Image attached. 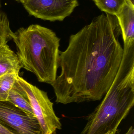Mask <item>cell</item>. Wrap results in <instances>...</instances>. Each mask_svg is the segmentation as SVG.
I'll return each instance as SVG.
<instances>
[{
  "mask_svg": "<svg viewBox=\"0 0 134 134\" xmlns=\"http://www.w3.org/2000/svg\"><path fill=\"white\" fill-rule=\"evenodd\" d=\"M115 16L101 14L69 38L60 52V75L51 84L56 102L66 105L100 100L111 87L123 55Z\"/></svg>",
  "mask_w": 134,
  "mask_h": 134,
  "instance_id": "obj_1",
  "label": "cell"
},
{
  "mask_svg": "<svg viewBox=\"0 0 134 134\" xmlns=\"http://www.w3.org/2000/svg\"><path fill=\"white\" fill-rule=\"evenodd\" d=\"M134 105V53L124 52L119 71L104 99L87 119L81 134L116 133Z\"/></svg>",
  "mask_w": 134,
  "mask_h": 134,
  "instance_id": "obj_2",
  "label": "cell"
},
{
  "mask_svg": "<svg viewBox=\"0 0 134 134\" xmlns=\"http://www.w3.org/2000/svg\"><path fill=\"white\" fill-rule=\"evenodd\" d=\"M11 37L22 68L34 73L40 82L50 84L57 77L60 38L38 24L13 32Z\"/></svg>",
  "mask_w": 134,
  "mask_h": 134,
  "instance_id": "obj_3",
  "label": "cell"
},
{
  "mask_svg": "<svg viewBox=\"0 0 134 134\" xmlns=\"http://www.w3.org/2000/svg\"><path fill=\"white\" fill-rule=\"evenodd\" d=\"M16 81L27 96L42 134H56L57 130L61 129L62 125L55 114L53 103L49 98L47 93L19 75L17 77Z\"/></svg>",
  "mask_w": 134,
  "mask_h": 134,
  "instance_id": "obj_4",
  "label": "cell"
},
{
  "mask_svg": "<svg viewBox=\"0 0 134 134\" xmlns=\"http://www.w3.org/2000/svg\"><path fill=\"white\" fill-rule=\"evenodd\" d=\"M0 124L14 134H42L35 116L8 101H0Z\"/></svg>",
  "mask_w": 134,
  "mask_h": 134,
  "instance_id": "obj_5",
  "label": "cell"
},
{
  "mask_svg": "<svg viewBox=\"0 0 134 134\" xmlns=\"http://www.w3.org/2000/svg\"><path fill=\"white\" fill-rule=\"evenodd\" d=\"M35 18L51 22L62 21L78 5V0H28L23 4Z\"/></svg>",
  "mask_w": 134,
  "mask_h": 134,
  "instance_id": "obj_6",
  "label": "cell"
},
{
  "mask_svg": "<svg viewBox=\"0 0 134 134\" xmlns=\"http://www.w3.org/2000/svg\"><path fill=\"white\" fill-rule=\"evenodd\" d=\"M115 16L120 27L124 43L134 42V5L126 2Z\"/></svg>",
  "mask_w": 134,
  "mask_h": 134,
  "instance_id": "obj_7",
  "label": "cell"
},
{
  "mask_svg": "<svg viewBox=\"0 0 134 134\" xmlns=\"http://www.w3.org/2000/svg\"><path fill=\"white\" fill-rule=\"evenodd\" d=\"M21 68L17 55L7 44L0 48V76L7 72H19Z\"/></svg>",
  "mask_w": 134,
  "mask_h": 134,
  "instance_id": "obj_8",
  "label": "cell"
},
{
  "mask_svg": "<svg viewBox=\"0 0 134 134\" xmlns=\"http://www.w3.org/2000/svg\"><path fill=\"white\" fill-rule=\"evenodd\" d=\"M6 101L12 103L30 115L35 116L27 96L16 80L9 92Z\"/></svg>",
  "mask_w": 134,
  "mask_h": 134,
  "instance_id": "obj_9",
  "label": "cell"
},
{
  "mask_svg": "<svg viewBox=\"0 0 134 134\" xmlns=\"http://www.w3.org/2000/svg\"><path fill=\"white\" fill-rule=\"evenodd\" d=\"M102 12L116 16L127 2L126 0H93Z\"/></svg>",
  "mask_w": 134,
  "mask_h": 134,
  "instance_id": "obj_10",
  "label": "cell"
},
{
  "mask_svg": "<svg viewBox=\"0 0 134 134\" xmlns=\"http://www.w3.org/2000/svg\"><path fill=\"white\" fill-rule=\"evenodd\" d=\"M19 72H8L0 76V101L7 100L9 92L13 86Z\"/></svg>",
  "mask_w": 134,
  "mask_h": 134,
  "instance_id": "obj_11",
  "label": "cell"
},
{
  "mask_svg": "<svg viewBox=\"0 0 134 134\" xmlns=\"http://www.w3.org/2000/svg\"><path fill=\"white\" fill-rule=\"evenodd\" d=\"M12 32L7 15L0 11V48L12 40L11 35Z\"/></svg>",
  "mask_w": 134,
  "mask_h": 134,
  "instance_id": "obj_12",
  "label": "cell"
},
{
  "mask_svg": "<svg viewBox=\"0 0 134 134\" xmlns=\"http://www.w3.org/2000/svg\"><path fill=\"white\" fill-rule=\"evenodd\" d=\"M0 134H14L12 132L0 124Z\"/></svg>",
  "mask_w": 134,
  "mask_h": 134,
  "instance_id": "obj_13",
  "label": "cell"
},
{
  "mask_svg": "<svg viewBox=\"0 0 134 134\" xmlns=\"http://www.w3.org/2000/svg\"><path fill=\"white\" fill-rule=\"evenodd\" d=\"M126 134H134V130L133 127L131 126Z\"/></svg>",
  "mask_w": 134,
  "mask_h": 134,
  "instance_id": "obj_14",
  "label": "cell"
},
{
  "mask_svg": "<svg viewBox=\"0 0 134 134\" xmlns=\"http://www.w3.org/2000/svg\"><path fill=\"white\" fill-rule=\"evenodd\" d=\"M15 1L19 2L22 3L23 4H25V3H26L28 1V0H15Z\"/></svg>",
  "mask_w": 134,
  "mask_h": 134,
  "instance_id": "obj_15",
  "label": "cell"
},
{
  "mask_svg": "<svg viewBox=\"0 0 134 134\" xmlns=\"http://www.w3.org/2000/svg\"><path fill=\"white\" fill-rule=\"evenodd\" d=\"M127 2L134 5V0H126Z\"/></svg>",
  "mask_w": 134,
  "mask_h": 134,
  "instance_id": "obj_16",
  "label": "cell"
},
{
  "mask_svg": "<svg viewBox=\"0 0 134 134\" xmlns=\"http://www.w3.org/2000/svg\"><path fill=\"white\" fill-rule=\"evenodd\" d=\"M1 6V0H0V7Z\"/></svg>",
  "mask_w": 134,
  "mask_h": 134,
  "instance_id": "obj_17",
  "label": "cell"
},
{
  "mask_svg": "<svg viewBox=\"0 0 134 134\" xmlns=\"http://www.w3.org/2000/svg\"></svg>",
  "mask_w": 134,
  "mask_h": 134,
  "instance_id": "obj_18",
  "label": "cell"
}]
</instances>
